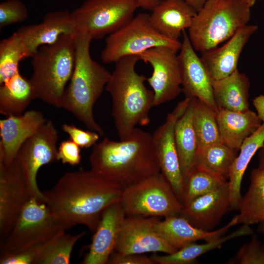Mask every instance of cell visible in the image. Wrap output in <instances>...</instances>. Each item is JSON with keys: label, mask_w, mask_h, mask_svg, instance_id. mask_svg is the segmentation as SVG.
<instances>
[{"label": "cell", "mask_w": 264, "mask_h": 264, "mask_svg": "<svg viewBox=\"0 0 264 264\" xmlns=\"http://www.w3.org/2000/svg\"><path fill=\"white\" fill-rule=\"evenodd\" d=\"M237 152L222 142L198 148L194 166L212 175L227 180Z\"/></svg>", "instance_id": "cell-30"}, {"label": "cell", "mask_w": 264, "mask_h": 264, "mask_svg": "<svg viewBox=\"0 0 264 264\" xmlns=\"http://www.w3.org/2000/svg\"><path fill=\"white\" fill-rule=\"evenodd\" d=\"M258 29L257 25L247 24L222 45L201 52L200 58L212 80L226 77L238 69L243 48Z\"/></svg>", "instance_id": "cell-20"}, {"label": "cell", "mask_w": 264, "mask_h": 264, "mask_svg": "<svg viewBox=\"0 0 264 264\" xmlns=\"http://www.w3.org/2000/svg\"><path fill=\"white\" fill-rule=\"evenodd\" d=\"M27 58L24 47L16 32L0 42V84L19 72V63Z\"/></svg>", "instance_id": "cell-34"}, {"label": "cell", "mask_w": 264, "mask_h": 264, "mask_svg": "<svg viewBox=\"0 0 264 264\" xmlns=\"http://www.w3.org/2000/svg\"><path fill=\"white\" fill-rule=\"evenodd\" d=\"M182 41L178 58L180 66L181 89L186 97L196 98L217 112L210 77L200 57L193 47L186 30L182 32Z\"/></svg>", "instance_id": "cell-15"}, {"label": "cell", "mask_w": 264, "mask_h": 264, "mask_svg": "<svg viewBox=\"0 0 264 264\" xmlns=\"http://www.w3.org/2000/svg\"><path fill=\"white\" fill-rule=\"evenodd\" d=\"M237 225L235 215L227 224L213 231H205L192 225L180 216H173L160 220L154 226L155 231L176 250L198 241H209L226 234L234 226Z\"/></svg>", "instance_id": "cell-22"}, {"label": "cell", "mask_w": 264, "mask_h": 264, "mask_svg": "<svg viewBox=\"0 0 264 264\" xmlns=\"http://www.w3.org/2000/svg\"><path fill=\"white\" fill-rule=\"evenodd\" d=\"M177 51L167 46L150 48L138 56L151 65L153 72L146 81L154 92V106L175 99L182 92Z\"/></svg>", "instance_id": "cell-12"}, {"label": "cell", "mask_w": 264, "mask_h": 264, "mask_svg": "<svg viewBox=\"0 0 264 264\" xmlns=\"http://www.w3.org/2000/svg\"><path fill=\"white\" fill-rule=\"evenodd\" d=\"M181 43L159 33L152 25L150 14L139 13L119 29L108 35L100 53L103 63H115L128 56H138L153 47L167 46L179 51Z\"/></svg>", "instance_id": "cell-8"}, {"label": "cell", "mask_w": 264, "mask_h": 264, "mask_svg": "<svg viewBox=\"0 0 264 264\" xmlns=\"http://www.w3.org/2000/svg\"><path fill=\"white\" fill-rule=\"evenodd\" d=\"M22 171L14 160L0 163V240L7 235L31 198Z\"/></svg>", "instance_id": "cell-16"}, {"label": "cell", "mask_w": 264, "mask_h": 264, "mask_svg": "<svg viewBox=\"0 0 264 264\" xmlns=\"http://www.w3.org/2000/svg\"><path fill=\"white\" fill-rule=\"evenodd\" d=\"M197 13L199 11L209 0H183Z\"/></svg>", "instance_id": "cell-44"}, {"label": "cell", "mask_w": 264, "mask_h": 264, "mask_svg": "<svg viewBox=\"0 0 264 264\" xmlns=\"http://www.w3.org/2000/svg\"><path fill=\"white\" fill-rule=\"evenodd\" d=\"M251 16L242 0H209L188 29L189 39L196 51L212 49L248 24Z\"/></svg>", "instance_id": "cell-6"}, {"label": "cell", "mask_w": 264, "mask_h": 264, "mask_svg": "<svg viewBox=\"0 0 264 264\" xmlns=\"http://www.w3.org/2000/svg\"><path fill=\"white\" fill-rule=\"evenodd\" d=\"M250 183L241 197L237 210V224L251 225L264 222V170L259 167L252 170Z\"/></svg>", "instance_id": "cell-28"}, {"label": "cell", "mask_w": 264, "mask_h": 264, "mask_svg": "<svg viewBox=\"0 0 264 264\" xmlns=\"http://www.w3.org/2000/svg\"><path fill=\"white\" fill-rule=\"evenodd\" d=\"M67 229L53 215L44 199L31 197L7 235L0 241V257L44 242Z\"/></svg>", "instance_id": "cell-7"}, {"label": "cell", "mask_w": 264, "mask_h": 264, "mask_svg": "<svg viewBox=\"0 0 264 264\" xmlns=\"http://www.w3.org/2000/svg\"><path fill=\"white\" fill-rule=\"evenodd\" d=\"M183 205L180 216L198 228L212 230L227 211H230L228 181Z\"/></svg>", "instance_id": "cell-18"}, {"label": "cell", "mask_w": 264, "mask_h": 264, "mask_svg": "<svg viewBox=\"0 0 264 264\" xmlns=\"http://www.w3.org/2000/svg\"><path fill=\"white\" fill-rule=\"evenodd\" d=\"M253 105L256 110L258 117L264 123V95L261 94L255 97L252 100Z\"/></svg>", "instance_id": "cell-42"}, {"label": "cell", "mask_w": 264, "mask_h": 264, "mask_svg": "<svg viewBox=\"0 0 264 264\" xmlns=\"http://www.w3.org/2000/svg\"><path fill=\"white\" fill-rule=\"evenodd\" d=\"M227 181L194 166L183 178L181 202L204 195Z\"/></svg>", "instance_id": "cell-35"}, {"label": "cell", "mask_w": 264, "mask_h": 264, "mask_svg": "<svg viewBox=\"0 0 264 264\" xmlns=\"http://www.w3.org/2000/svg\"><path fill=\"white\" fill-rule=\"evenodd\" d=\"M190 101V98L185 97L179 102L167 114L164 122L152 134L153 144L160 173L181 202L183 176L176 147L175 128L177 120L186 110Z\"/></svg>", "instance_id": "cell-13"}, {"label": "cell", "mask_w": 264, "mask_h": 264, "mask_svg": "<svg viewBox=\"0 0 264 264\" xmlns=\"http://www.w3.org/2000/svg\"><path fill=\"white\" fill-rule=\"evenodd\" d=\"M120 201L126 216H179L183 207L161 173L124 188Z\"/></svg>", "instance_id": "cell-9"}, {"label": "cell", "mask_w": 264, "mask_h": 264, "mask_svg": "<svg viewBox=\"0 0 264 264\" xmlns=\"http://www.w3.org/2000/svg\"><path fill=\"white\" fill-rule=\"evenodd\" d=\"M62 130L66 133L74 142L81 148H88L97 143L100 135L93 131H85L73 124H64Z\"/></svg>", "instance_id": "cell-38"}, {"label": "cell", "mask_w": 264, "mask_h": 264, "mask_svg": "<svg viewBox=\"0 0 264 264\" xmlns=\"http://www.w3.org/2000/svg\"><path fill=\"white\" fill-rule=\"evenodd\" d=\"M264 144V123L245 139L232 165L228 180L230 211L237 210L238 203L242 197L241 188L244 172L253 156Z\"/></svg>", "instance_id": "cell-27"}, {"label": "cell", "mask_w": 264, "mask_h": 264, "mask_svg": "<svg viewBox=\"0 0 264 264\" xmlns=\"http://www.w3.org/2000/svg\"><path fill=\"white\" fill-rule=\"evenodd\" d=\"M159 217L126 216L114 252L122 255L176 251L155 231Z\"/></svg>", "instance_id": "cell-14"}, {"label": "cell", "mask_w": 264, "mask_h": 264, "mask_svg": "<svg viewBox=\"0 0 264 264\" xmlns=\"http://www.w3.org/2000/svg\"><path fill=\"white\" fill-rule=\"evenodd\" d=\"M191 98L193 104L192 121L198 148L221 142L217 112L198 98Z\"/></svg>", "instance_id": "cell-33"}, {"label": "cell", "mask_w": 264, "mask_h": 264, "mask_svg": "<svg viewBox=\"0 0 264 264\" xmlns=\"http://www.w3.org/2000/svg\"><path fill=\"white\" fill-rule=\"evenodd\" d=\"M138 8L137 0H86L71 13L77 33L99 39L126 24Z\"/></svg>", "instance_id": "cell-10"}, {"label": "cell", "mask_w": 264, "mask_h": 264, "mask_svg": "<svg viewBox=\"0 0 264 264\" xmlns=\"http://www.w3.org/2000/svg\"><path fill=\"white\" fill-rule=\"evenodd\" d=\"M46 121L42 112L29 110L0 120V163L8 164L22 144Z\"/></svg>", "instance_id": "cell-21"}, {"label": "cell", "mask_w": 264, "mask_h": 264, "mask_svg": "<svg viewBox=\"0 0 264 264\" xmlns=\"http://www.w3.org/2000/svg\"><path fill=\"white\" fill-rule=\"evenodd\" d=\"M92 40L86 34H76L75 67L65 91L62 108L71 113L89 130L102 136L104 131L96 121L93 109L111 73L91 58L90 44Z\"/></svg>", "instance_id": "cell-4"}, {"label": "cell", "mask_w": 264, "mask_h": 264, "mask_svg": "<svg viewBox=\"0 0 264 264\" xmlns=\"http://www.w3.org/2000/svg\"><path fill=\"white\" fill-rule=\"evenodd\" d=\"M40 244L14 254L0 257V264H36Z\"/></svg>", "instance_id": "cell-40"}, {"label": "cell", "mask_w": 264, "mask_h": 264, "mask_svg": "<svg viewBox=\"0 0 264 264\" xmlns=\"http://www.w3.org/2000/svg\"><path fill=\"white\" fill-rule=\"evenodd\" d=\"M138 56L124 57L115 68L106 86L112 102V116L120 140L128 137L139 125H148L154 107V92L145 85L147 77L135 70Z\"/></svg>", "instance_id": "cell-3"}, {"label": "cell", "mask_w": 264, "mask_h": 264, "mask_svg": "<svg viewBox=\"0 0 264 264\" xmlns=\"http://www.w3.org/2000/svg\"><path fill=\"white\" fill-rule=\"evenodd\" d=\"M229 264H264V243L252 234L251 239L242 244L226 263Z\"/></svg>", "instance_id": "cell-36"}, {"label": "cell", "mask_w": 264, "mask_h": 264, "mask_svg": "<svg viewBox=\"0 0 264 264\" xmlns=\"http://www.w3.org/2000/svg\"><path fill=\"white\" fill-rule=\"evenodd\" d=\"M0 85V113L6 117L22 114L36 99L30 80L20 71Z\"/></svg>", "instance_id": "cell-29"}, {"label": "cell", "mask_w": 264, "mask_h": 264, "mask_svg": "<svg viewBox=\"0 0 264 264\" xmlns=\"http://www.w3.org/2000/svg\"><path fill=\"white\" fill-rule=\"evenodd\" d=\"M257 231L260 233L264 235V222L259 223Z\"/></svg>", "instance_id": "cell-47"}, {"label": "cell", "mask_w": 264, "mask_h": 264, "mask_svg": "<svg viewBox=\"0 0 264 264\" xmlns=\"http://www.w3.org/2000/svg\"><path fill=\"white\" fill-rule=\"evenodd\" d=\"M258 167L264 170V144L259 150Z\"/></svg>", "instance_id": "cell-45"}, {"label": "cell", "mask_w": 264, "mask_h": 264, "mask_svg": "<svg viewBox=\"0 0 264 264\" xmlns=\"http://www.w3.org/2000/svg\"><path fill=\"white\" fill-rule=\"evenodd\" d=\"M90 170L123 189L160 173L152 135L135 128L123 140L105 137L89 156Z\"/></svg>", "instance_id": "cell-2"}, {"label": "cell", "mask_w": 264, "mask_h": 264, "mask_svg": "<svg viewBox=\"0 0 264 264\" xmlns=\"http://www.w3.org/2000/svg\"><path fill=\"white\" fill-rule=\"evenodd\" d=\"M107 264H153L150 257L143 254H129L122 255L113 252Z\"/></svg>", "instance_id": "cell-41"}, {"label": "cell", "mask_w": 264, "mask_h": 264, "mask_svg": "<svg viewBox=\"0 0 264 264\" xmlns=\"http://www.w3.org/2000/svg\"><path fill=\"white\" fill-rule=\"evenodd\" d=\"M242 1L251 8L256 2L261 0H242Z\"/></svg>", "instance_id": "cell-46"}, {"label": "cell", "mask_w": 264, "mask_h": 264, "mask_svg": "<svg viewBox=\"0 0 264 264\" xmlns=\"http://www.w3.org/2000/svg\"><path fill=\"white\" fill-rule=\"evenodd\" d=\"M75 36L64 35L56 43L40 47L31 57L33 72L29 80L36 99L56 108H62L74 71Z\"/></svg>", "instance_id": "cell-5"}, {"label": "cell", "mask_w": 264, "mask_h": 264, "mask_svg": "<svg viewBox=\"0 0 264 264\" xmlns=\"http://www.w3.org/2000/svg\"><path fill=\"white\" fill-rule=\"evenodd\" d=\"M85 234L82 232L71 234L62 231L41 243L36 264H69L74 245Z\"/></svg>", "instance_id": "cell-32"}, {"label": "cell", "mask_w": 264, "mask_h": 264, "mask_svg": "<svg viewBox=\"0 0 264 264\" xmlns=\"http://www.w3.org/2000/svg\"><path fill=\"white\" fill-rule=\"evenodd\" d=\"M126 217L120 201L110 205L103 211L89 251L82 264H107L115 251Z\"/></svg>", "instance_id": "cell-19"}, {"label": "cell", "mask_w": 264, "mask_h": 264, "mask_svg": "<svg viewBox=\"0 0 264 264\" xmlns=\"http://www.w3.org/2000/svg\"><path fill=\"white\" fill-rule=\"evenodd\" d=\"M140 8L152 11L162 0H137Z\"/></svg>", "instance_id": "cell-43"}, {"label": "cell", "mask_w": 264, "mask_h": 264, "mask_svg": "<svg viewBox=\"0 0 264 264\" xmlns=\"http://www.w3.org/2000/svg\"><path fill=\"white\" fill-rule=\"evenodd\" d=\"M190 98L187 108L177 120L175 128V142L183 178L194 166L198 148L192 121L193 104Z\"/></svg>", "instance_id": "cell-31"}, {"label": "cell", "mask_w": 264, "mask_h": 264, "mask_svg": "<svg viewBox=\"0 0 264 264\" xmlns=\"http://www.w3.org/2000/svg\"><path fill=\"white\" fill-rule=\"evenodd\" d=\"M28 9L20 0H5L0 3V29L19 23L28 18Z\"/></svg>", "instance_id": "cell-37"}, {"label": "cell", "mask_w": 264, "mask_h": 264, "mask_svg": "<svg viewBox=\"0 0 264 264\" xmlns=\"http://www.w3.org/2000/svg\"><path fill=\"white\" fill-rule=\"evenodd\" d=\"M151 11L150 19L154 29L175 41H179L197 14L183 0H162Z\"/></svg>", "instance_id": "cell-23"}, {"label": "cell", "mask_w": 264, "mask_h": 264, "mask_svg": "<svg viewBox=\"0 0 264 264\" xmlns=\"http://www.w3.org/2000/svg\"><path fill=\"white\" fill-rule=\"evenodd\" d=\"M58 132L51 120H46L21 146L15 159L25 180L31 197L44 200L38 186L37 176L42 166L58 159Z\"/></svg>", "instance_id": "cell-11"}, {"label": "cell", "mask_w": 264, "mask_h": 264, "mask_svg": "<svg viewBox=\"0 0 264 264\" xmlns=\"http://www.w3.org/2000/svg\"><path fill=\"white\" fill-rule=\"evenodd\" d=\"M80 147L70 139L63 141L58 149V159L64 164L78 165L81 160Z\"/></svg>", "instance_id": "cell-39"}, {"label": "cell", "mask_w": 264, "mask_h": 264, "mask_svg": "<svg viewBox=\"0 0 264 264\" xmlns=\"http://www.w3.org/2000/svg\"><path fill=\"white\" fill-rule=\"evenodd\" d=\"M123 189L91 170H80L65 173L42 193L51 213L68 228L81 224L94 232L103 211L120 201Z\"/></svg>", "instance_id": "cell-1"}, {"label": "cell", "mask_w": 264, "mask_h": 264, "mask_svg": "<svg viewBox=\"0 0 264 264\" xmlns=\"http://www.w3.org/2000/svg\"><path fill=\"white\" fill-rule=\"evenodd\" d=\"M254 234L250 225L242 224L235 231L206 242L198 244L191 243L172 254H154L150 258L154 263L159 264H191L196 262L199 256L220 247L227 242L234 239Z\"/></svg>", "instance_id": "cell-26"}, {"label": "cell", "mask_w": 264, "mask_h": 264, "mask_svg": "<svg viewBox=\"0 0 264 264\" xmlns=\"http://www.w3.org/2000/svg\"><path fill=\"white\" fill-rule=\"evenodd\" d=\"M212 87L214 100L218 110L238 111L249 110L250 80L238 69L226 77L213 80Z\"/></svg>", "instance_id": "cell-25"}, {"label": "cell", "mask_w": 264, "mask_h": 264, "mask_svg": "<svg viewBox=\"0 0 264 264\" xmlns=\"http://www.w3.org/2000/svg\"><path fill=\"white\" fill-rule=\"evenodd\" d=\"M16 32L28 58L40 47L56 43L64 35H75L77 30L71 12L63 10L47 13L41 23L22 26Z\"/></svg>", "instance_id": "cell-17"}, {"label": "cell", "mask_w": 264, "mask_h": 264, "mask_svg": "<svg viewBox=\"0 0 264 264\" xmlns=\"http://www.w3.org/2000/svg\"><path fill=\"white\" fill-rule=\"evenodd\" d=\"M217 120L221 142L237 152L262 124L256 112L250 109L243 111L219 109Z\"/></svg>", "instance_id": "cell-24"}]
</instances>
